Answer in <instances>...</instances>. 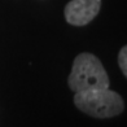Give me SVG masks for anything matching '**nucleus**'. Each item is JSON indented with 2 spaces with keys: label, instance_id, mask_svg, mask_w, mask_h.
<instances>
[{
  "label": "nucleus",
  "instance_id": "nucleus-3",
  "mask_svg": "<svg viewBox=\"0 0 127 127\" xmlns=\"http://www.w3.org/2000/svg\"><path fill=\"white\" fill-rule=\"evenodd\" d=\"M101 0H70L64 10L65 20L73 26H84L99 14Z\"/></svg>",
  "mask_w": 127,
  "mask_h": 127
},
{
  "label": "nucleus",
  "instance_id": "nucleus-4",
  "mask_svg": "<svg viewBox=\"0 0 127 127\" xmlns=\"http://www.w3.org/2000/svg\"><path fill=\"white\" fill-rule=\"evenodd\" d=\"M118 65L121 67V70H122L123 75L126 77L127 75V47L121 48L119 53H118Z\"/></svg>",
  "mask_w": 127,
  "mask_h": 127
},
{
  "label": "nucleus",
  "instance_id": "nucleus-1",
  "mask_svg": "<svg viewBox=\"0 0 127 127\" xmlns=\"http://www.w3.org/2000/svg\"><path fill=\"white\" fill-rule=\"evenodd\" d=\"M67 84L74 92H83L109 88L110 80L101 61L95 55L83 52L74 59Z\"/></svg>",
  "mask_w": 127,
  "mask_h": 127
},
{
  "label": "nucleus",
  "instance_id": "nucleus-2",
  "mask_svg": "<svg viewBox=\"0 0 127 127\" xmlns=\"http://www.w3.org/2000/svg\"><path fill=\"white\" fill-rule=\"evenodd\" d=\"M74 104L80 112L95 118H112L125 109L121 95L109 88L75 92Z\"/></svg>",
  "mask_w": 127,
  "mask_h": 127
}]
</instances>
